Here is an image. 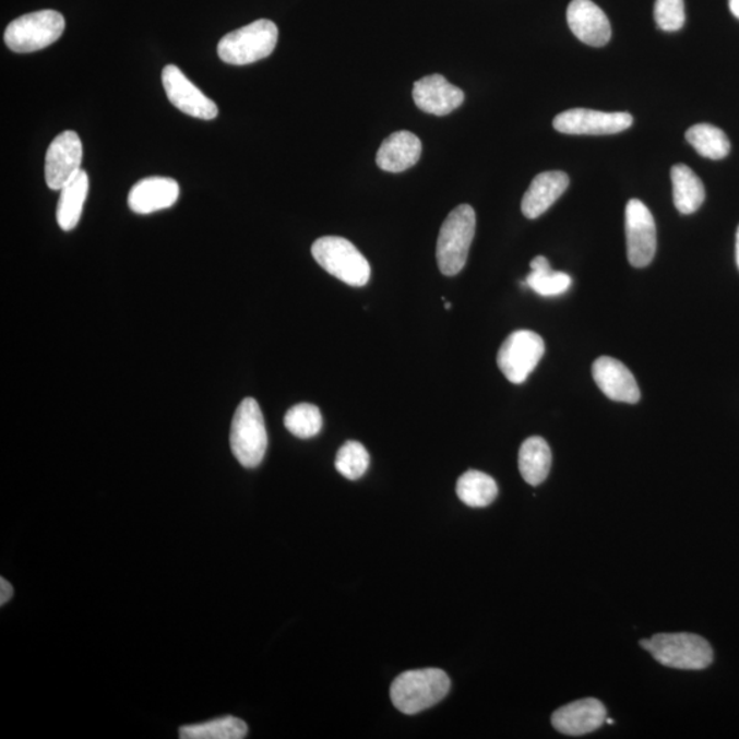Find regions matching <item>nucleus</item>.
<instances>
[{
  "instance_id": "aec40b11",
  "label": "nucleus",
  "mask_w": 739,
  "mask_h": 739,
  "mask_svg": "<svg viewBox=\"0 0 739 739\" xmlns=\"http://www.w3.org/2000/svg\"><path fill=\"white\" fill-rule=\"evenodd\" d=\"M674 204L679 213L689 215L698 212L705 201V188L700 177L687 165L671 169Z\"/></svg>"
},
{
  "instance_id": "6ab92c4d",
  "label": "nucleus",
  "mask_w": 739,
  "mask_h": 739,
  "mask_svg": "<svg viewBox=\"0 0 739 739\" xmlns=\"http://www.w3.org/2000/svg\"><path fill=\"white\" fill-rule=\"evenodd\" d=\"M420 154H422L420 140L412 132L402 131L384 140L376 160L381 170L402 172L417 165Z\"/></svg>"
},
{
  "instance_id": "1a4fd4ad",
  "label": "nucleus",
  "mask_w": 739,
  "mask_h": 739,
  "mask_svg": "<svg viewBox=\"0 0 739 739\" xmlns=\"http://www.w3.org/2000/svg\"><path fill=\"white\" fill-rule=\"evenodd\" d=\"M625 245L631 266H649L656 255L657 231L654 215L639 199L625 206Z\"/></svg>"
},
{
  "instance_id": "c756f323",
  "label": "nucleus",
  "mask_w": 739,
  "mask_h": 739,
  "mask_svg": "<svg viewBox=\"0 0 739 739\" xmlns=\"http://www.w3.org/2000/svg\"><path fill=\"white\" fill-rule=\"evenodd\" d=\"M13 595V586L7 580L0 579V606L3 607L4 604L9 603Z\"/></svg>"
},
{
  "instance_id": "a211bd4d",
  "label": "nucleus",
  "mask_w": 739,
  "mask_h": 739,
  "mask_svg": "<svg viewBox=\"0 0 739 739\" xmlns=\"http://www.w3.org/2000/svg\"><path fill=\"white\" fill-rule=\"evenodd\" d=\"M570 186L564 171L539 172L522 199V213L528 219H536L547 213Z\"/></svg>"
},
{
  "instance_id": "2eb2a0df",
  "label": "nucleus",
  "mask_w": 739,
  "mask_h": 739,
  "mask_svg": "<svg viewBox=\"0 0 739 739\" xmlns=\"http://www.w3.org/2000/svg\"><path fill=\"white\" fill-rule=\"evenodd\" d=\"M568 23L576 39L587 46L604 47L611 40V24L592 0H573L568 9Z\"/></svg>"
},
{
  "instance_id": "473e14b6",
  "label": "nucleus",
  "mask_w": 739,
  "mask_h": 739,
  "mask_svg": "<svg viewBox=\"0 0 739 739\" xmlns=\"http://www.w3.org/2000/svg\"><path fill=\"white\" fill-rule=\"evenodd\" d=\"M445 309L451 310V303H445Z\"/></svg>"
},
{
  "instance_id": "423d86ee",
  "label": "nucleus",
  "mask_w": 739,
  "mask_h": 739,
  "mask_svg": "<svg viewBox=\"0 0 739 739\" xmlns=\"http://www.w3.org/2000/svg\"><path fill=\"white\" fill-rule=\"evenodd\" d=\"M277 41V25L270 20H258L225 35L218 43V57L225 63L245 67L272 56Z\"/></svg>"
},
{
  "instance_id": "4468645a",
  "label": "nucleus",
  "mask_w": 739,
  "mask_h": 739,
  "mask_svg": "<svg viewBox=\"0 0 739 739\" xmlns=\"http://www.w3.org/2000/svg\"><path fill=\"white\" fill-rule=\"evenodd\" d=\"M592 374L597 386L611 401L629 404L640 402L639 384L622 361L601 356L593 363Z\"/></svg>"
},
{
  "instance_id": "6e6552de",
  "label": "nucleus",
  "mask_w": 739,
  "mask_h": 739,
  "mask_svg": "<svg viewBox=\"0 0 739 739\" xmlns=\"http://www.w3.org/2000/svg\"><path fill=\"white\" fill-rule=\"evenodd\" d=\"M545 354V343L532 331H516L506 337L498 355L501 373L512 384H523L536 369Z\"/></svg>"
},
{
  "instance_id": "c85d7f7f",
  "label": "nucleus",
  "mask_w": 739,
  "mask_h": 739,
  "mask_svg": "<svg viewBox=\"0 0 739 739\" xmlns=\"http://www.w3.org/2000/svg\"><path fill=\"white\" fill-rule=\"evenodd\" d=\"M655 20L663 31L677 32L682 29L684 21H687L683 0H656Z\"/></svg>"
},
{
  "instance_id": "5701e85b",
  "label": "nucleus",
  "mask_w": 739,
  "mask_h": 739,
  "mask_svg": "<svg viewBox=\"0 0 739 739\" xmlns=\"http://www.w3.org/2000/svg\"><path fill=\"white\" fill-rule=\"evenodd\" d=\"M532 273L526 277V287L544 298L560 296L571 288L573 279L569 274L555 272L545 257H536L531 263Z\"/></svg>"
},
{
  "instance_id": "ddd939ff",
  "label": "nucleus",
  "mask_w": 739,
  "mask_h": 739,
  "mask_svg": "<svg viewBox=\"0 0 739 739\" xmlns=\"http://www.w3.org/2000/svg\"><path fill=\"white\" fill-rule=\"evenodd\" d=\"M413 98L418 109L428 115H451L465 102V92L452 85L444 75L431 74L414 84Z\"/></svg>"
},
{
  "instance_id": "393cba45",
  "label": "nucleus",
  "mask_w": 739,
  "mask_h": 739,
  "mask_svg": "<svg viewBox=\"0 0 739 739\" xmlns=\"http://www.w3.org/2000/svg\"><path fill=\"white\" fill-rule=\"evenodd\" d=\"M687 140L706 159L719 160L730 154L731 144L727 134L710 123H698L690 128Z\"/></svg>"
},
{
  "instance_id": "b1692460",
  "label": "nucleus",
  "mask_w": 739,
  "mask_h": 739,
  "mask_svg": "<svg viewBox=\"0 0 739 739\" xmlns=\"http://www.w3.org/2000/svg\"><path fill=\"white\" fill-rule=\"evenodd\" d=\"M456 493L466 505L482 509V506L492 504L498 498L499 487L488 474L470 470L458 478Z\"/></svg>"
},
{
  "instance_id": "f8f14e48",
  "label": "nucleus",
  "mask_w": 739,
  "mask_h": 739,
  "mask_svg": "<svg viewBox=\"0 0 739 739\" xmlns=\"http://www.w3.org/2000/svg\"><path fill=\"white\" fill-rule=\"evenodd\" d=\"M162 84H164L167 99L178 110L199 120L210 121L217 118L218 107L215 102L207 98L175 64H169L164 69Z\"/></svg>"
},
{
  "instance_id": "f257e3e1",
  "label": "nucleus",
  "mask_w": 739,
  "mask_h": 739,
  "mask_svg": "<svg viewBox=\"0 0 739 739\" xmlns=\"http://www.w3.org/2000/svg\"><path fill=\"white\" fill-rule=\"evenodd\" d=\"M450 677L440 668L403 672L393 681L391 700L403 714L415 715L439 704L450 693Z\"/></svg>"
},
{
  "instance_id": "2f4dec72",
  "label": "nucleus",
  "mask_w": 739,
  "mask_h": 739,
  "mask_svg": "<svg viewBox=\"0 0 739 739\" xmlns=\"http://www.w3.org/2000/svg\"><path fill=\"white\" fill-rule=\"evenodd\" d=\"M736 258H737V264H738V269H739V228H738V231H737Z\"/></svg>"
},
{
  "instance_id": "f03ea898",
  "label": "nucleus",
  "mask_w": 739,
  "mask_h": 739,
  "mask_svg": "<svg viewBox=\"0 0 739 739\" xmlns=\"http://www.w3.org/2000/svg\"><path fill=\"white\" fill-rule=\"evenodd\" d=\"M640 645L648 651L657 663L677 670H704L714 661V651L710 642L698 634H655L649 640H641Z\"/></svg>"
},
{
  "instance_id": "bb28decb",
  "label": "nucleus",
  "mask_w": 739,
  "mask_h": 739,
  "mask_svg": "<svg viewBox=\"0 0 739 739\" xmlns=\"http://www.w3.org/2000/svg\"><path fill=\"white\" fill-rule=\"evenodd\" d=\"M285 428L299 439H312L321 433L323 418L320 408L314 404L300 403L285 414Z\"/></svg>"
},
{
  "instance_id": "a878e982",
  "label": "nucleus",
  "mask_w": 739,
  "mask_h": 739,
  "mask_svg": "<svg viewBox=\"0 0 739 739\" xmlns=\"http://www.w3.org/2000/svg\"><path fill=\"white\" fill-rule=\"evenodd\" d=\"M248 734L245 720L235 716L219 717L201 725L183 726L180 728L182 739H242Z\"/></svg>"
},
{
  "instance_id": "dca6fc26",
  "label": "nucleus",
  "mask_w": 739,
  "mask_h": 739,
  "mask_svg": "<svg viewBox=\"0 0 739 739\" xmlns=\"http://www.w3.org/2000/svg\"><path fill=\"white\" fill-rule=\"evenodd\" d=\"M606 717L607 710L601 701L584 699L555 711L552 725L564 736L580 737L598 730Z\"/></svg>"
},
{
  "instance_id": "f3484780",
  "label": "nucleus",
  "mask_w": 739,
  "mask_h": 739,
  "mask_svg": "<svg viewBox=\"0 0 739 739\" xmlns=\"http://www.w3.org/2000/svg\"><path fill=\"white\" fill-rule=\"evenodd\" d=\"M178 198L180 186L176 180L167 177H148L132 188L128 204L133 213L147 215L175 206Z\"/></svg>"
},
{
  "instance_id": "7ed1b4c3",
  "label": "nucleus",
  "mask_w": 739,
  "mask_h": 739,
  "mask_svg": "<svg viewBox=\"0 0 739 739\" xmlns=\"http://www.w3.org/2000/svg\"><path fill=\"white\" fill-rule=\"evenodd\" d=\"M476 228V212L468 204H461L448 215L441 226L436 252L442 274L453 277L466 266Z\"/></svg>"
},
{
  "instance_id": "4be33fe9",
  "label": "nucleus",
  "mask_w": 739,
  "mask_h": 739,
  "mask_svg": "<svg viewBox=\"0 0 739 739\" xmlns=\"http://www.w3.org/2000/svg\"><path fill=\"white\" fill-rule=\"evenodd\" d=\"M517 462L523 479L532 487H538L548 478L552 466V452L548 442L541 437H531L523 442Z\"/></svg>"
},
{
  "instance_id": "412c9836",
  "label": "nucleus",
  "mask_w": 739,
  "mask_h": 739,
  "mask_svg": "<svg viewBox=\"0 0 739 739\" xmlns=\"http://www.w3.org/2000/svg\"><path fill=\"white\" fill-rule=\"evenodd\" d=\"M88 191L90 178L85 170L62 188L57 208V220L62 230L70 231L78 226Z\"/></svg>"
},
{
  "instance_id": "7c9ffc66",
  "label": "nucleus",
  "mask_w": 739,
  "mask_h": 739,
  "mask_svg": "<svg viewBox=\"0 0 739 739\" xmlns=\"http://www.w3.org/2000/svg\"><path fill=\"white\" fill-rule=\"evenodd\" d=\"M728 7H730L734 17L739 20V0H728Z\"/></svg>"
},
{
  "instance_id": "20e7f679",
  "label": "nucleus",
  "mask_w": 739,
  "mask_h": 739,
  "mask_svg": "<svg viewBox=\"0 0 739 739\" xmlns=\"http://www.w3.org/2000/svg\"><path fill=\"white\" fill-rule=\"evenodd\" d=\"M269 437L261 407L247 397L237 407L230 429V448L240 465L255 468L266 455Z\"/></svg>"
},
{
  "instance_id": "0eeeda50",
  "label": "nucleus",
  "mask_w": 739,
  "mask_h": 739,
  "mask_svg": "<svg viewBox=\"0 0 739 739\" xmlns=\"http://www.w3.org/2000/svg\"><path fill=\"white\" fill-rule=\"evenodd\" d=\"M64 19L56 10H40L10 23L4 32V41L10 50L28 53L43 50L62 36Z\"/></svg>"
},
{
  "instance_id": "9d476101",
  "label": "nucleus",
  "mask_w": 739,
  "mask_h": 739,
  "mask_svg": "<svg viewBox=\"0 0 739 739\" xmlns=\"http://www.w3.org/2000/svg\"><path fill=\"white\" fill-rule=\"evenodd\" d=\"M83 143L79 134L64 131L52 140L46 155V182L52 191H61L83 169Z\"/></svg>"
},
{
  "instance_id": "39448f33",
  "label": "nucleus",
  "mask_w": 739,
  "mask_h": 739,
  "mask_svg": "<svg viewBox=\"0 0 739 739\" xmlns=\"http://www.w3.org/2000/svg\"><path fill=\"white\" fill-rule=\"evenodd\" d=\"M311 253L325 272L350 287H365L370 282L369 261L353 242L343 237H321L312 245Z\"/></svg>"
},
{
  "instance_id": "72a5a7b5",
  "label": "nucleus",
  "mask_w": 739,
  "mask_h": 739,
  "mask_svg": "<svg viewBox=\"0 0 739 739\" xmlns=\"http://www.w3.org/2000/svg\"><path fill=\"white\" fill-rule=\"evenodd\" d=\"M607 722H608V725H613V720H612V719H608Z\"/></svg>"
},
{
  "instance_id": "cd10ccee",
  "label": "nucleus",
  "mask_w": 739,
  "mask_h": 739,
  "mask_svg": "<svg viewBox=\"0 0 739 739\" xmlns=\"http://www.w3.org/2000/svg\"><path fill=\"white\" fill-rule=\"evenodd\" d=\"M334 466L343 477L356 481L365 476L370 466L369 452L360 442L347 441L339 448Z\"/></svg>"
},
{
  "instance_id": "9b49d317",
  "label": "nucleus",
  "mask_w": 739,
  "mask_h": 739,
  "mask_svg": "<svg viewBox=\"0 0 739 739\" xmlns=\"http://www.w3.org/2000/svg\"><path fill=\"white\" fill-rule=\"evenodd\" d=\"M629 112H604L589 109H571L560 112L553 120V128L564 134H617L633 126Z\"/></svg>"
}]
</instances>
